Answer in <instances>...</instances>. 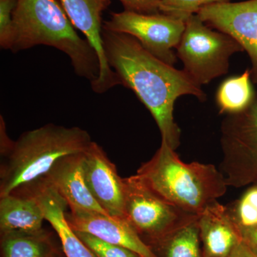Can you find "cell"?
I'll return each mask as SVG.
<instances>
[{
  "label": "cell",
  "instance_id": "6da1fadb",
  "mask_svg": "<svg viewBox=\"0 0 257 257\" xmlns=\"http://www.w3.org/2000/svg\"><path fill=\"white\" fill-rule=\"evenodd\" d=\"M102 40L107 63L121 85L136 94L153 116L162 141L175 150L181 137L173 116L175 101L184 95L205 100L202 87L184 69L159 60L131 35L103 28Z\"/></svg>",
  "mask_w": 257,
  "mask_h": 257
},
{
  "label": "cell",
  "instance_id": "7a4b0ae2",
  "mask_svg": "<svg viewBox=\"0 0 257 257\" xmlns=\"http://www.w3.org/2000/svg\"><path fill=\"white\" fill-rule=\"evenodd\" d=\"M39 45L67 55L75 74L90 84L97 79L100 70L97 53L79 36L57 0H18L11 51L16 53Z\"/></svg>",
  "mask_w": 257,
  "mask_h": 257
},
{
  "label": "cell",
  "instance_id": "3957f363",
  "mask_svg": "<svg viewBox=\"0 0 257 257\" xmlns=\"http://www.w3.org/2000/svg\"><path fill=\"white\" fill-rule=\"evenodd\" d=\"M137 178L165 202L199 216L227 190L224 176L212 165L184 163L165 141Z\"/></svg>",
  "mask_w": 257,
  "mask_h": 257
},
{
  "label": "cell",
  "instance_id": "277c9868",
  "mask_svg": "<svg viewBox=\"0 0 257 257\" xmlns=\"http://www.w3.org/2000/svg\"><path fill=\"white\" fill-rule=\"evenodd\" d=\"M92 143L86 130L47 124L24 133L0 167V197L42 178L62 157L85 152Z\"/></svg>",
  "mask_w": 257,
  "mask_h": 257
},
{
  "label": "cell",
  "instance_id": "5b68a950",
  "mask_svg": "<svg viewBox=\"0 0 257 257\" xmlns=\"http://www.w3.org/2000/svg\"><path fill=\"white\" fill-rule=\"evenodd\" d=\"M177 50L184 70L200 86L228 73L230 57L243 52L233 37L208 26L197 14L186 20Z\"/></svg>",
  "mask_w": 257,
  "mask_h": 257
},
{
  "label": "cell",
  "instance_id": "8992f818",
  "mask_svg": "<svg viewBox=\"0 0 257 257\" xmlns=\"http://www.w3.org/2000/svg\"><path fill=\"white\" fill-rule=\"evenodd\" d=\"M124 181V219L150 247L199 219L161 199L136 176Z\"/></svg>",
  "mask_w": 257,
  "mask_h": 257
},
{
  "label": "cell",
  "instance_id": "52a82bcc",
  "mask_svg": "<svg viewBox=\"0 0 257 257\" xmlns=\"http://www.w3.org/2000/svg\"><path fill=\"white\" fill-rule=\"evenodd\" d=\"M221 171L228 187L257 183V92L243 110L221 123Z\"/></svg>",
  "mask_w": 257,
  "mask_h": 257
},
{
  "label": "cell",
  "instance_id": "ba28073f",
  "mask_svg": "<svg viewBox=\"0 0 257 257\" xmlns=\"http://www.w3.org/2000/svg\"><path fill=\"white\" fill-rule=\"evenodd\" d=\"M103 28L131 35L152 55L173 66L177 62L173 50L183 35L185 21L162 13L143 14L124 10L111 13Z\"/></svg>",
  "mask_w": 257,
  "mask_h": 257
},
{
  "label": "cell",
  "instance_id": "9c48e42d",
  "mask_svg": "<svg viewBox=\"0 0 257 257\" xmlns=\"http://www.w3.org/2000/svg\"><path fill=\"white\" fill-rule=\"evenodd\" d=\"M197 15L208 26L239 42L251 60V80L257 83V0L209 5Z\"/></svg>",
  "mask_w": 257,
  "mask_h": 257
},
{
  "label": "cell",
  "instance_id": "30bf717a",
  "mask_svg": "<svg viewBox=\"0 0 257 257\" xmlns=\"http://www.w3.org/2000/svg\"><path fill=\"white\" fill-rule=\"evenodd\" d=\"M60 4L76 30L82 32L99 57L100 70L97 79L91 83L92 90L103 94L121 85L116 74L109 67L104 54L102 40V14L110 0H60Z\"/></svg>",
  "mask_w": 257,
  "mask_h": 257
},
{
  "label": "cell",
  "instance_id": "8fae6325",
  "mask_svg": "<svg viewBox=\"0 0 257 257\" xmlns=\"http://www.w3.org/2000/svg\"><path fill=\"white\" fill-rule=\"evenodd\" d=\"M84 154V178L89 192L108 215L124 218V178L97 143L92 142Z\"/></svg>",
  "mask_w": 257,
  "mask_h": 257
},
{
  "label": "cell",
  "instance_id": "7c38bea8",
  "mask_svg": "<svg viewBox=\"0 0 257 257\" xmlns=\"http://www.w3.org/2000/svg\"><path fill=\"white\" fill-rule=\"evenodd\" d=\"M65 216L74 231L88 233L106 242L124 246L142 257H158L124 218L84 210L70 211L66 212Z\"/></svg>",
  "mask_w": 257,
  "mask_h": 257
},
{
  "label": "cell",
  "instance_id": "4fadbf2b",
  "mask_svg": "<svg viewBox=\"0 0 257 257\" xmlns=\"http://www.w3.org/2000/svg\"><path fill=\"white\" fill-rule=\"evenodd\" d=\"M84 153L60 159L44 178L65 199L70 211H96L107 214L96 202L86 184Z\"/></svg>",
  "mask_w": 257,
  "mask_h": 257
},
{
  "label": "cell",
  "instance_id": "5bb4252c",
  "mask_svg": "<svg viewBox=\"0 0 257 257\" xmlns=\"http://www.w3.org/2000/svg\"><path fill=\"white\" fill-rule=\"evenodd\" d=\"M27 189L40 203L45 220L57 233L66 257H96L69 226L65 216L68 204L46 179H38Z\"/></svg>",
  "mask_w": 257,
  "mask_h": 257
},
{
  "label": "cell",
  "instance_id": "9a60e30c",
  "mask_svg": "<svg viewBox=\"0 0 257 257\" xmlns=\"http://www.w3.org/2000/svg\"><path fill=\"white\" fill-rule=\"evenodd\" d=\"M203 257H230L243 241L242 233L227 208L216 202L211 204L197 221Z\"/></svg>",
  "mask_w": 257,
  "mask_h": 257
},
{
  "label": "cell",
  "instance_id": "2e32d148",
  "mask_svg": "<svg viewBox=\"0 0 257 257\" xmlns=\"http://www.w3.org/2000/svg\"><path fill=\"white\" fill-rule=\"evenodd\" d=\"M45 220L40 203L26 189L0 197V232L39 231Z\"/></svg>",
  "mask_w": 257,
  "mask_h": 257
},
{
  "label": "cell",
  "instance_id": "e0dca14e",
  "mask_svg": "<svg viewBox=\"0 0 257 257\" xmlns=\"http://www.w3.org/2000/svg\"><path fill=\"white\" fill-rule=\"evenodd\" d=\"M62 252L53 234L45 229L0 232L1 257H57Z\"/></svg>",
  "mask_w": 257,
  "mask_h": 257
},
{
  "label": "cell",
  "instance_id": "ac0fdd59",
  "mask_svg": "<svg viewBox=\"0 0 257 257\" xmlns=\"http://www.w3.org/2000/svg\"><path fill=\"white\" fill-rule=\"evenodd\" d=\"M255 93L250 69H246L241 75L226 79L216 94L219 112L231 114L243 110L252 101Z\"/></svg>",
  "mask_w": 257,
  "mask_h": 257
},
{
  "label": "cell",
  "instance_id": "d6986e66",
  "mask_svg": "<svg viewBox=\"0 0 257 257\" xmlns=\"http://www.w3.org/2000/svg\"><path fill=\"white\" fill-rule=\"evenodd\" d=\"M197 221L152 245L150 248L158 257H203Z\"/></svg>",
  "mask_w": 257,
  "mask_h": 257
},
{
  "label": "cell",
  "instance_id": "ffe728a7",
  "mask_svg": "<svg viewBox=\"0 0 257 257\" xmlns=\"http://www.w3.org/2000/svg\"><path fill=\"white\" fill-rule=\"evenodd\" d=\"M229 211L241 231L257 227V184L248 189Z\"/></svg>",
  "mask_w": 257,
  "mask_h": 257
},
{
  "label": "cell",
  "instance_id": "44dd1931",
  "mask_svg": "<svg viewBox=\"0 0 257 257\" xmlns=\"http://www.w3.org/2000/svg\"><path fill=\"white\" fill-rule=\"evenodd\" d=\"M228 2L230 0H161L160 10L164 14L186 21L203 7Z\"/></svg>",
  "mask_w": 257,
  "mask_h": 257
},
{
  "label": "cell",
  "instance_id": "7402d4cb",
  "mask_svg": "<svg viewBox=\"0 0 257 257\" xmlns=\"http://www.w3.org/2000/svg\"><path fill=\"white\" fill-rule=\"evenodd\" d=\"M75 233L96 257H142L127 248L106 242L88 233L81 231H75Z\"/></svg>",
  "mask_w": 257,
  "mask_h": 257
},
{
  "label": "cell",
  "instance_id": "603a6c76",
  "mask_svg": "<svg viewBox=\"0 0 257 257\" xmlns=\"http://www.w3.org/2000/svg\"><path fill=\"white\" fill-rule=\"evenodd\" d=\"M18 0H0V47L11 50L13 40V15Z\"/></svg>",
  "mask_w": 257,
  "mask_h": 257
},
{
  "label": "cell",
  "instance_id": "cb8c5ba5",
  "mask_svg": "<svg viewBox=\"0 0 257 257\" xmlns=\"http://www.w3.org/2000/svg\"><path fill=\"white\" fill-rule=\"evenodd\" d=\"M124 10L143 14L160 13L161 0H119Z\"/></svg>",
  "mask_w": 257,
  "mask_h": 257
},
{
  "label": "cell",
  "instance_id": "d4e9b609",
  "mask_svg": "<svg viewBox=\"0 0 257 257\" xmlns=\"http://www.w3.org/2000/svg\"><path fill=\"white\" fill-rule=\"evenodd\" d=\"M243 240L251 249L257 252V227L241 231Z\"/></svg>",
  "mask_w": 257,
  "mask_h": 257
},
{
  "label": "cell",
  "instance_id": "484cf974",
  "mask_svg": "<svg viewBox=\"0 0 257 257\" xmlns=\"http://www.w3.org/2000/svg\"><path fill=\"white\" fill-rule=\"evenodd\" d=\"M230 257H255V256L251 248L243 240L234 248Z\"/></svg>",
  "mask_w": 257,
  "mask_h": 257
},
{
  "label": "cell",
  "instance_id": "4316f807",
  "mask_svg": "<svg viewBox=\"0 0 257 257\" xmlns=\"http://www.w3.org/2000/svg\"><path fill=\"white\" fill-rule=\"evenodd\" d=\"M57 257H66L65 255H64V253L63 252V251H62V252L60 253V255H59Z\"/></svg>",
  "mask_w": 257,
  "mask_h": 257
}]
</instances>
